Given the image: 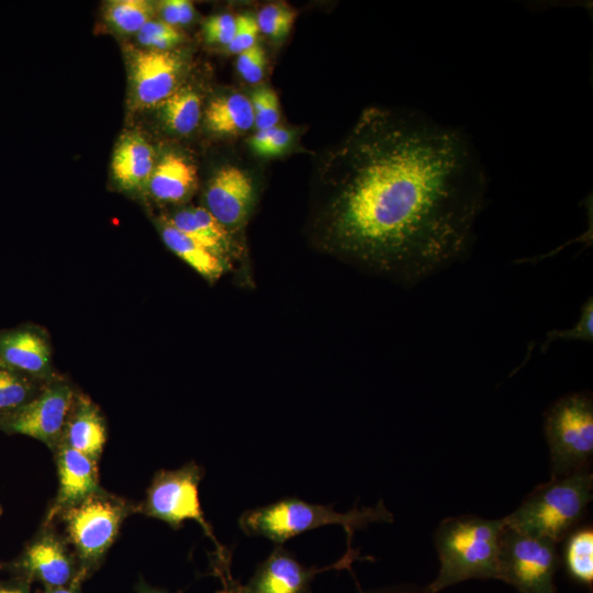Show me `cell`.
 I'll use <instances>...</instances> for the list:
<instances>
[{
	"mask_svg": "<svg viewBox=\"0 0 593 593\" xmlns=\"http://www.w3.org/2000/svg\"><path fill=\"white\" fill-rule=\"evenodd\" d=\"M324 232L337 250L423 278L466 248L485 178L458 131L410 111L365 110L323 158Z\"/></svg>",
	"mask_w": 593,
	"mask_h": 593,
	"instance_id": "1",
	"label": "cell"
},
{
	"mask_svg": "<svg viewBox=\"0 0 593 593\" xmlns=\"http://www.w3.org/2000/svg\"><path fill=\"white\" fill-rule=\"evenodd\" d=\"M503 518L478 515L443 519L433 540L439 560L436 578L426 586L433 593L469 580H499Z\"/></svg>",
	"mask_w": 593,
	"mask_h": 593,
	"instance_id": "2",
	"label": "cell"
},
{
	"mask_svg": "<svg viewBox=\"0 0 593 593\" xmlns=\"http://www.w3.org/2000/svg\"><path fill=\"white\" fill-rule=\"evenodd\" d=\"M393 519V514L382 500L373 506L354 507L346 513H339L332 505L287 497L245 511L238 525L246 535L265 537L276 545H283L290 538L307 530L332 524L340 525L346 534L345 556L357 560L360 558L359 550L351 547L355 532L372 523H392Z\"/></svg>",
	"mask_w": 593,
	"mask_h": 593,
	"instance_id": "3",
	"label": "cell"
},
{
	"mask_svg": "<svg viewBox=\"0 0 593 593\" xmlns=\"http://www.w3.org/2000/svg\"><path fill=\"white\" fill-rule=\"evenodd\" d=\"M593 474L589 470L535 488L510 515L505 525L517 532L561 542L580 526L592 501Z\"/></svg>",
	"mask_w": 593,
	"mask_h": 593,
	"instance_id": "4",
	"label": "cell"
},
{
	"mask_svg": "<svg viewBox=\"0 0 593 593\" xmlns=\"http://www.w3.org/2000/svg\"><path fill=\"white\" fill-rule=\"evenodd\" d=\"M135 512L137 505L100 489L61 514L77 561L74 582L81 584L100 567L123 522Z\"/></svg>",
	"mask_w": 593,
	"mask_h": 593,
	"instance_id": "5",
	"label": "cell"
},
{
	"mask_svg": "<svg viewBox=\"0 0 593 593\" xmlns=\"http://www.w3.org/2000/svg\"><path fill=\"white\" fill-rule=\"evenodd\" d=\"M551 478L588 470L593 456V401L586 393L567 394L545 414Z\"/></svg>",
	"mask_w": 593,
	"mask_h": 593,
	"instance_id": "6",
	"label": "cell"
},
{
	"mask_svg": "<svg viewBox=\"0 0 593 593\" xmlns=\"http://www.w3.org/2000/svg\"><path fill=\"white\" fill-rule=\"evenodd\" d=\"M203 477V468L194 461L175 470L157 471L147 489L145 501L138 505L139 512L165 522L174 529L180 528L186 521H194L216 549H222L224 546L216 539L202 511L199 485Z\"/></svg>",
	"mask_w": 593,
	"mask_h": 593,
	"instance_id": "7",
	"label": "cell"
},
{
	"mask_svg": "<svg viewBox=\"0 0 593 593\" xmlns=\"http://www.w3.org/2000/svg\"><path fill=\"white\" fill-rule=\"evenodd\" d=\"M558 544L505 525L501 540L500 581L518 593H557Z\"/></svg>",
	"mask_w": 593,
	"mask_h": 593,
	"instance_id": "8",
	"label": "cell"
},
{
	"mask_svg": "<svg viewBox=\"0 0 593 593\" xmlns=\"http://www.w3.org/2000/svg\"><path fill=\"white\" fill-rule=\"evenodd\" d=\"M77 393L64 379L56 377L40 393L19 409L0 416V430L24 435L45 444L53 452L63 432Z\"/></svg>",
	"mask_w": 593,
	"mask_h": 593,
	"instance_id": "9",
	"label": "cell"
},
{
	"mask_svg": "<svg viewBox=\"0 0 593 593\" xmlns=\"http://www.w3.org/2000/svg\"><path fill=\"white\" fill-rule=\"evenodd\" d=\"M11 567L20 579L41 582L44 589L69 585L77 577L76 557L52 525L42 526Z\"/></svg>",
	"mask_w": 593,
	"mask_h": 593,
	"instance_id": "10",
	"label": "cell"
},
{
	"mask_svg": "<svg viewBox=\"0 0 593 593\" xmlns=\"http://www.w3.org/2000/svg\"><path fill=\"white\" fill-rule=\"evenodd\" d=\"M355 560L343 556L333 564L305 567L283 545H276L249 579L239 585L238 593H312L314 577L331 569H351Z\"/></svg>",
	"mask_w": 593,
	"mask_h": 593,
	"instance_id": "11",
	"label": "cell"
},
{
	"mask_svg": "<svg viewBox=\"0 0 593 593\" xmlns=\"http://www.w3.org/2000/svg\"><path fill=\"white\" fill-rule=\"evenodd\" d=\"M180 69L181 61L174 53L133 51L130 81L135 107L150 108L163 103L177 89Z\"/></svg>",
	"mask_w": 593,
	"mask_h": 593,
	"instance_id": "12",
	"label": "cell"
},
{
	"mask_svg": "<svg viewBox=\"0 0 593 593\" xmlns=\"http://www.w3.org/2000/svg\"><path fill=\"white\" fill-rule=\"evenodd\" d=\"M0 365L43 383L57 377L49 338L44 329L31 324L0 329Z\"/></svg>",
	"mask_w": 593,
	"mask_h": 593,
	"instance_id": "13",
	"label": "cell"
},
{
	"mask_svg": "<svg viewBox=\"0 0 593 593\" xmlns=\"http://www.w3.org/2000/svg\"><path fill=\"white\" fill-rule=\"evenodd\" d=\"M58 489L42 526H51L61 514L99 491L98 462L82 452L60 444L54 451Z\"/></svg>",
	"mask_w": 593,
	"mask_h": 593,
	"instance_id": "14",
	"label": "cell"
},
{
	"mask_svg": "<svg viewBox=\"0 0 593 593\" xmlns=\"http://www.w3.org/2000/svg\"><path fill=\"white\" fill-rule=\"evenodd\" d=\"M253 199L248 175L234 166L221 168L205 192L206 210L225 227L243 222Z\"/></svg>",
	"mask_w": 593,
	"mask_h": 593,
	"instance_id": "15",
	"label": "cell"
},
{
	"mask_svg": "<svg viewBox=\"0 0 593 593\" xmlns=\"http://www.w3.org/2000/svg\"><path fill=\"white\" fill-rule=\"evenodd\" d=\"M105 441L107 426L101 411L87 395L77 393L60 444H65L98 462Z\"/></svg>",
	"mask_w": 593,
	"mask_h": 593,
	"instance_id": "16",
	"label": "cell"
},
{
	"mask_svg": "<svg viewBox=\"0 0 593 593\" xmlns=\"http://www.w3.org/2000/svg\"><path fill=\"white\" fill-rule=\"evenodd\" d=\"M155 168L152 145L137 133L122 135L114 148L111 169L116 183L125 190L147 186Z\"/></svg>",
	"mask_w": 593,
	"mask_h": 593,
	"instance_id": "17",
	"label": "cell"
},
{
	"mask_svg": "<svg viewBox=\"0 0 593 593\" xmlns=\"http://www.w3.org/2000/svg\"><path fill=\"white\" fill-rule=\"evenodd\" d=\"M195 181V167L182 156L168 154L155 165L147 186L156 200L180 202L190 194Z\"/></svg>",
	"mask_w": 593,
	"mask_h": 593,
	"instance_id": "18",
	"label": "cell"
},
{
	"mask_svg": "<svg viewBox=\"0 0 593 593\" xmlns=\"http://www.w3.org/2000/svg\"><path fill=\"white\" fill-rule=\"evenodd\" d=\"M169 222L222 260L231 251L232 240L226 227L204 208L179 211Z\"/></svg>",
	"mask_w": 593,
	"mask_h": 593,
	"instance_id": "19",
	"label": "cell"
},
{
	"mask_svg": "<svg viewBox=\"0 0 593 593\" xmlns=\"http://www.w3.org/2000/svg\"><path fill=\"white\" fill-rule=\"evenodd\" d=\"M206 127L216 134L234 135L248 131L254 125L250 100L239 93L214 99L205 110Z\"/></svg>",
	"mask_w": 593,
	"mask_h": 593,
	"instance_id": "20",
	"label": "cell"
},
{
	"mask_svg": "<svg viewBox=\"0 0 593 593\" xmlns=\"http://www.w3.org/2000/svg\"><path fill=\"white\" fill-rule=\"evenodd\" d=\"M161 238L167 247L199 275L215 280L224 271V262L203 245L177 230L169 221L161 224Z\"/></svg>",
	"mask_w": 593,
	"mask_h": 593,
	"instance_id": "21",
	"label": "cell"
},
{
	"mask_svg": "<svg viewBox=\"0 0 593 593\" xmlns=\"http://www.w3.org/2000/svg\"><path fill=\"white\" fill-rule=\"evenodd\" d=\"M562 563L568 578L585 589L593 588V528L578 526L564 539Z\"/></svg>",
	"mask_w": 593,
	"mask_h": 593,
	"instance_id": "22",
	"label": "cell"
},
{
	"mask_svg": "<svg viewBox=\"0 0 593 593\" xmlns=\"http://www.w3.org/2000/svg\"><path fill=\"white\" fill-rule=\"evenodd\" d=\"M158 107L165 125L177 134L191 133L201 118V100L189 87L176 89Z\"/></svg>",
	"mask_w": 593,
	"mask_h": 593,
	"instance_id": "23",
	"label": "cell"
},
{
	"mask_svg": "<svg viewBox=\"0 0 593 593\" xmlns=\"http://www.w3.org/2000/svg\"><path fill=\"white\" fill-rule=\"evenodd\" d=\"M45 384L0 365V416L31 401Z\"/></svg>",
	"mask_w": 593,
	"mask_h": 593,
	"instance_id": "24",
	"label": "cell"
},
{
	"mask_svg": "<svg viewBox=\"0 0 593 593\" xmlns=\"http://www.w3.org/2000/svg\"><path fill=\"white\" fill-rule=\"evenodd\" d=\"M153 14L154 7L146 0H112L103 10L105 21L124 33H138Z\"/></svg>",
	"mask_w": 593,
	"mask_h": 593,
	"instance_id": "25",
	"label": "cell"
},
{
	"mask_svg": "<svg viewBox=\"0 0 593 593\" xmlns=\"http://www.w3.org/2000/svg\"><path fill=\"white\" fill-rule=\"evenodd\" d=\"M256 20L259 31L271 38L281 40L289 34L295 12L284 4L271 3L259 11Z\"/></svg>",
	"mask_w": 593,
	"mask_h": 593,
	"instance_id": "26",
	"label": "cell"
},
{
	"mask_svg": "<svg viewBox=\"0 0 593 593\" xmlns=\"http://www.w3.org/2000/svg\"><path fill=\"white\" fill-rule=\"evenodd\" d=\"M254 112V125L257 131L273 127L280 119L279 98L275 90L267 87L256 89L249 99Z\"/></svg>",
	"mask_w": 593,
	"mask_h": 593,
	"instance_id": "27",
	"label": "cell"
},
{
	"mask_svg": "<svg viewBox=\"0 0 593 593\" xmlns=\"http://www.w3.org/2000/svg\"><path fill=\"white\" fill-rule=\"evenodd\" d=\"M292 139L290 131L282 126H273L257 131L249 139L253 152L259 156L271 157L282 154Z\"/></svg>",
	"mask_w": 593,
	"mask_h": 593,
	"instance_id": "28",
	"label": "cell"
},
{
	"mask_svg": "<svg viewBox=\"0 0 593 593\" xmlns=\"http://www.w3.org/2000/svg\"><path fill=\"white\" fill-rule=\"evenodd\" d=\"M593 337V301L592 298L582 305L581 315L572 328L558 331L553 329L547 334L541 346L547 349L550 344L557 340H585L592 342Z\"/></svg>",
	"mask_w": 593,
	"mask_h": 593,
	"instance_id": "29",
	"label": "cell"
},
{
	"mask_svg": "<svg viewBox=\"0 0 593 593\" xmlns=\"http://www.w3.org/2000/svg\"><path fill=\"white\" fill-rule=\"evenodd\" d=\"M237 71L250 83H257L264 78L266 68V53L259 45L251 47L238 54L236 61Z\"/></svg>",
	"mask_w": 593,
	"mask_h": 593,
	"instance_id": "30",
	"label": "cell"
},
{
	"mask_svg": "<svg viewBox=\"0 0 593 593\" xmlns=\"http://www.w3.org/2000/svg\"><path fill=\"white\" fill-rule=\"evenodd\" d=\"M236 18L230 13L209 18L203 25L205 41L210 44L228 45L234 37Z\"/></svg>",
	"mask_w": 593,
	"mask_h": 593,
	"instance_id": "31",
	"label": "cell"
},
{
	"mask_svg": "<svg viewBox=\"0 0 593 593\" xmlns=\"http://www.w3.org/2000/svg\"><path fill=\"white\" fill-rule=\"evenodd\" d=\"M232 551L226 547L216 549L211 555L210 564L212 574L221 583V589L216 593H238L240 583L234 579L231 571Z\"/></svg>",
	"mask_w": 593,
	"mask_h": 593,
	"instance_id": "32",
	"label": "cell"
},
{
	"mask_svg": "<svg viewBox=\"0 0 593 593\" xmlns=\"http://www.w3.org/2000/svg\"><path fill=\"white\" fill-rule=\"evenodd\" d=\"M259 27L254 15L244 13L236 16L235 34L227 45L228 52L239 54L256 44Z\"/></svg>",
	"mask_w": 593,
	"mask_h": 593,
	"instance_id": "33",
	"label": "cell"
},
{
	"mask_svg": "<svg viewBox=\"0 0 593 593\" xmlns=\"http://www.w3.org/2000/svg\"><path fill=\"white\" fill-rule=\"evenodd\" d=\"M159 12L163 21L176 26L177 24H188L193 20L194 9L187 0H166L159 3Z\"/></svg>",
	"mask_w": 593,
	"mask_h": 593,
	"instance_id": "34",
	"label": "cell"
},
{
	"mask_svg": "<svg viewBox=\"0 0 593 593\" xmlns=\"http://www.w3.org/2000/svg\"><path fill=\"white\" fill-rule=\"evenodd\" d=\"M164 36H181V34L175 26L158 20L148 21L137 33V40Z\"/></svg>",
	"mask_w": 593,
	"mask_h": 593,
	"instance_id": "35",
	"label": "cell"
},
{
	"mask_svg": "<svg viewBox=\"0 0 593 593\" xmlns=\"http://www.w3.org/2000/svg\"><path fill=\"white\" fill-rule=\"evenodd\" d=\"M359 593H433L428 588L421 586L413 583L394 584L390 586L370 589L367 591H360Z\"/></svg>",
	"mask_w": 593,
	"mask_h": 593,
	"instance_id": "36",
	"label": "cell"
},
{
	"mask_svg": "<svg viewBox=\"0 0 593 593\" xmlns=\"http://www.w3.org/2000/svg\"><path fill=\"white\" fill-rule=\"evenodd\" d=\"M30 584L19 578L15 582L0 584V593H30Z\"/></svg>",
	"mask_w": 593,
	"mask_h": 593,
	"instance_id": "37",
	"label": "cell"
},
{
	"mask_svg": "<svg viewBox=\"0 0 593 593\" xmlns=\"http://www.w3.org/2000/svg\"><path fill=\"white\" fill-rule=\"evenodd\" d=\"M80 586V583L72 582L66 586L44 589L42 593H81Z\"/></svg>",
	"mask_w": 593,
	"mask_h": 593,
	"instance_id": "38",
	"label": "cell"
},
{
	"mask_svg": "<svg viewBox=\"0 0 593 593\" xmlns=\"http://www.w3.org/2000/svg\"><path fill=\"white\" fill-rule=\"evenodd\" d=\"M137 593H170V592L164 589L150 586L145 582H141L137 588Z\"/></svg>",
	"mask_w": 593,
	"mask_h": 593,
	"instance_id": "39",
	"label": "cell"
},
{
	"mask_svg": "<svg viewBox=\"0 0 593 593\" xmlns=\"http://www.w3.org/2000/svg\"><path fill=\"white\" fill-rule=\"evenodd\" d=\"M2 513H3V508H2V506L0 505V517L2 516Z\"/></svg>",
	"mask_w": 593,
	"mask_h": 593,
	"instance_id": "40",
	"label": "cell"
}]
</instances>
